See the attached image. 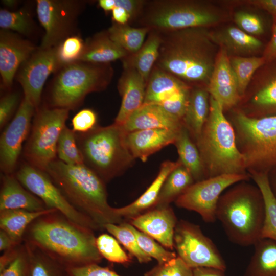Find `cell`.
<instances>
[{"instance_id": "cell-58", "label": "cell", "mask_w": 276, "mask_h": 276, "mask_svg": "<svg viewBox=\"0 0 276 276\" xmlns=\"http://www.w3.org/2000/svg\"><path fill=\"white\" fill-rule=\"evenodd\" d=\"M2 3L6 7L9 8H14L17 6L18 1L16 0H3Z\"/></svg>"}, {"instance_id": "cell-27", "label": "cell", "mask_w": 276, "mask_h": 276, "mask_svg": "<svg viewBox=\"0 0 276 276\" xmlns=\"http://www.w3.org/2000/svg\"><path fill=\"white\" fill-rule=\"evenodd\" d=\"M210 112V96L207 89L192 87L182 118L184 126L197 141L201 135Z\"/></svg>"}, {"instance_id": "cell-22", "label": "cell", "mask_w": 276, "mask_h": 276, "mask_svg": "<svg viewBox=\"0 0 276 276\" xmlns=\"http://www.w3.org/2000/svg\"><path fill=\"white\" fill-rule=\"evenodd\" d=\"M179 130L156 128L127 132L125 142L133 157L145 162L153 153L174 144Z\"/></svg>"}, {"instance_id": "cell-7", "label": "cell", "mask_w": 276, "mask_h": 276, "mask_svg": "<svg viewBox=\"0 0 276 276\" xmlns=\"http://www.w3.org/2000/svg\"><path fill=\"white\" fill-rule=\"evenodd\" d=\"M220 14L208 3L196 0H145L131 24L158 31L205 28L216 24Z\"/></svg>"}, {"instance_id": "cell-5", "label": "cell", "mask_w": 276, "mask_h": 276, "mask_svg": "<svg viewBox=\"0 0 276 276\" xmlns=\"http://www.w3.org/2000/svg\"><path fill=\"white\" fill-rule=\"evenodd\" d=\"M221 104L210 96V112L196 141L208 178L223 174H245V158L236 143L233 127Z\"/></svg>"}, {"instance_id": "cell-53", "label": "cell", "mask_w": 276, "mask_h": 276, "mask_svg": "<svg viewBox=\"0 0 276 276\" xmlns=\"http://www.w3.org/2000/svg\"><path fill=\"white\" fill-rule=\"evenodd\" d=\"M112 12V19L113 22L125 25L129 23L131 17L128 12L121 7H114Z\"/></svg>"}, {"instance_id": "cell-45", "label": "cell", "mask_w": 276, "mask_h": 276, "mask_svg": "<svg viewBox=\"0 0 276 276\" xmlns=\"http://www.w3.org/2000/svg\"><path fill=\"white\" fill-rule=\"evenodd\" d=\"M85 42L79 36L72 35L57 46L58 56L63 66L78 61L84 49Z\"/></svg>"}, {"instance_id": "cell-56", "label": "cell", "mask_w": 276, "mask_h": 276, "mask_svg": "<svg viewBox=\"0 0 276 276\" xmlns=\"http://www.w3.org/2000/svg\"><path fill=\"white\" fill-rule=\"evenodd\" d=\"M20 244L14 241L6 232L0 229L1 251H4Z\"/></svg>"}, {"instance_id": "cell-9", "label": "cell", "mask_w": 276, "mask_h": 276, "mask_svg": "<svg viewBox=\"0 0 276 276\" xmlns=\"http://www.w3.org/2000/svg\"><path fill=\"white\" fill-rule=\"evenodd\" d=\"M246 168L267 172L276 166V115L251 118L239 112L235 116Z\"/></svg>"}, {"instance_id": "cell-30", "label": "cell", "mask_w": 276, "mask_h": 276, "mask_svg": "<svg viewBox=\"0 0 276 276\" xmlns=\"http://www.w3.org/2000/svg\"><path fill=\"white\" fill-rule=\"evenodd\" d=\"M254 246L244 276H276V241L261 238Z\"/></svg>"}, {"instance_id": "cell-59", "label": "cell", "mask_w": 276, "mask_h": 276, "mask_svg": "<svg viewBox=\"0 0 276 276\" xmlns=\"http://www.w3.org/2000/svg\"><path fill=\"white\" fill-rule=\"evenodd\" d=\"M269 181L272 192L276 197V174L273 176L271 179L269 178Z\"/></svg>"}, {"instance_id": "cell-37", "label": "cell", "mask_w": 276, "mask_h": 276, "mask_svg": "<svg viewBox=\"0 0 276 276\" xmlns=\"http://www.w3.org/2000/svg\"><path fill=\"white\" fill-rule=\"evenodd\" d=\"M269 65L265 71L260 89L253 98V103L264 110H276V59L266 62Z\"/></svg>"}, {"instance_id": "cell-20", "label": "cell", "mask_w": 276, "mask_h": 276, "mask_svg": "<svg viewBox=\"0 0 276 276\" xmlns=\"http://www.w3.org/2000/svg\"><path fill=\"white\" fill-rule=\"evenodd\" d=\"M228 55L222 48L218 53L207 89L210 96L224 109L236 105L240 96Z\"/></svg>"}, {"instance_id": "cell-42", "label": "cell", "mask_w": 276, "mask_h": 276, "mask_svg": "<svg viewBox=\"0 0 276 276\" xmlns=\"http://www.w3.org/2000/svg\"><path fill=\"white\" fill-rule=\"evenodd\" d=\"M0 27L2 30H12L28 36L33 29V22L30 14L26 10L15 11L1 9Z\"/></svg>"}, {"instance_id": "cell-14", "label": "cell", "mask_w": 276, "mask_h": 276, "mask_svg": "<svg viewBox=\"0 0 276 276\" xmlns=\"http://www.w3.org/2000/svg\"><path fill=\"white\" fill-rule=\"evenodd\" d=\"M248 178L246 174H223L197 181L176 199L175 204L179 208L197 213L206 222H214L216 220L217 206L222 193Z\"/></svg>"}, {"instance_id": "cell-40", "label": "cell", "mask_w": 276, "mask_h": 276, "mask_svg": "<svg viewBox=\"0 0 276 276\" xmlns=\"http://www.w3.org/2000/svg\"><path fill=\"white\" fill-rule=\"evenodd\" d=\"M57 155L59 160L67 165L84 164L82 155L77 142L76 132L66 126L62 130L58 141Z\"/></svg>"}, {"instance_id": "cell-49", "label": "cell", "mask_w": 276, "mask_h": 276, "mask_svg": "<svg viewBox=\"0 0 276 276\" xmlns=\"http://www.w3.org/2000/svg\"><path fill=\"white\" fill-rule=\"evenodd\" d=\"M28 259L24 243L16 259L5 269L0 272V276H28Z\"/></svg>"}, {"instance_id": "cell-54", "label": "cell", "mask_w": 276, "mask_h": 276, "mask_svg": "<svg viewBox=\"0 0 276 276\" xmlns=\"http://www.w3.org/2000/svg\"><path fill=\"white\" fill-rule=\"evenodd\" d=\"M249 2L271 14L276 24V0H255Z\"/></svg>"}, {"instance_id": "cell-51", "label": "cell", "mask_w": 276, "mask_h": 276, "mask_svg": "<svg viewBox=\"0 0 276 276\" xmlns=\"http://www.w3.org/2000/svg\"><path fill=\"white\" fill-rule=\"evenodd\" d=\"M22 244L3 251L0 257V272L8 267L16 259L20 252Z\"/></svg>"}, {"instance_id": "cell-50", "label": "cell", "mask_w": 276, "mask_h": 276, "mask_svg": "<svg viewBox=\"0 0 276 276\" xmlns=\"http://www.w3.org/2000/svg\"><path fill=\"white\" fill-rule=\"evenodd\" d=\"M20 96L17 93H10L2 97L0 101V127L8 122L16 109Z\"/></svg>"}, {"instance_id": "cell-3", "label": "cell", "mask_w": 276, "mask_h": 276, "mask_svg": "<svg viewBox=\"0 0 276 276\" xmlns=\"http://www.w3.org/2000/svg\"><path fill=\"white\" fill-rule=\"evenodd\" d=\"M44 172L68 202L100 229L107 224L124 222L108 202L105 183L84 164L71 165L55 159Z\"/></svg>"}, {"instance_id": "cell-36", "label": "cell", "mask_w": 276, "mask_h": 276, "mask_svg": "<svg viewBox=\"0 0 276 276\" xmlns=\"http://www.w3.org/2000/svg\"><path fill=\"white\" fill-rule=\"evenodd\" d=\"M28 259V276H66L65 270L36 247L23 242Z\"/></svg>"}, {"instance_id": "cell-35", "label": "cell", "mask_w": 276, "mask_h": 276, "mask_svg": "<svg viewBox=\"0 0 276 276\" xmlns=\"http://www.w3.org/2000/svg\"><path fill=\"white\" fill-rule=\"evenodd\" d=\"M107 31L112 41L128 54H132L141 48L150 29L131 26L128 24L120 25L113 22Z\"/></svg>"}, {"instance_id": "cell-23", "label": "cell", "mask_w": 276, "mask_h": 276, "mask_svg": "<svg viewBox=\"0 0 276 276\" xmlns=\"http://www.w3.org/2000/svg\"><path fill=\"white\" fill-rule=\"evenodd\" d=\"M122 126L126 132L156 128L179 130L183 123L159 105L144 104Z\"/></svg>"}, {"instance_id": "cell-46", "label": "cell", "mask_w": 276, "mask_h": 276, "mask_svg": "<svg viewBox=\"0 0 276 276\" xmlns=\"http://www.w3.org/2000/svg\"><path fill=\"white\" fill-rule=\"evenodd\" d=\"M234 21L239 29L250 35H260L265 32L264 22L256 14L238 11L234 15Z\"/></svg>"}, {"instance_id": "cell-47", "label": "cell", "mask_w": 276, "mask_h": 276, "mask_svg": "<svg viewBox=\"0 0 276 276\" xmlns=\"http://www.w3.org/2000/svg\"><path fill=\"white\" fill-rule=\"evenodd\" d=\"M97 116L92 109H83L79 111L72 120V130L76 133L87 132L97 126Z\"/></svg>"}, {"instance_id": "cell-13", "label": "cell", "mask_w": 276, "mask_h": 276, "mask_svg": "<svg viewBox=\"0 0 276 276\" xmlns=\"http://www.w3.org/2000/svg\"><path fill=\"white\" fill-rule=\"evenodd\" d=\"M15 176L26 189L43 202L47 209L57 210L80 225L94 231L100 229L92 220L68 202L45 172L27 163L19 168Z\"/></svg>"}, {"instance_id": "cell-33", "label": "cell", "mask_w": 276, "mask_h": 276, "mask_svg": "<svg viewBox=\"0 0 276 276\" xmlns=\"http://www.w3.org/2000/svg\"><path fill=\"white\" fill-rule=\"evenodd\" d=\"M259 189L264 204V220L261 238L276 241V197L271 189L268 172L250 171Z\"/></svg>"}, {"instance_id": "cell-41", "label": "cell", "mask_w": 276, "mask_h": 276, "mask_svg": "<svg viewBox=\"0 0 276 276\" xmlns=\"http://www.w3.org/2000/svg\"><path fill=\"white\" fill-rule=\"evenodd\" d=\"M126 224L134 233L141 249L149 257L155 259L158 264L165 263L177 257L175 252L158 243L147 234L140 231L129 222Z\"/></svg>"}, {"instance_id": "cell-43", "label": "cell", "mask_w": 276, "mask_h": 276, "mask_svg": "<svg viewBox=\"0 0 276 276\" xmlns=\"http://www.w3.org/2000/svg\"><path fill=\"white\" fill-rule=\"evenodd\" d=\"M96 242L100 255L108 261L123 265H128L131 262V255L123 250L113 236L102 234L96 237Z\"/></svg>"}, {"instance_id": "cell-19", "label": "cell", "mask_w": 276, "mask_h": 276, "mask_svg": "<svg viewBox=\"0 0 276 276\" xmlns=\"http://www.w3.org/2000/svg\"><path fill=\"white\" fill-rule=\"evenodd\" d=\"M177 222L170 205L153 208L129 221L134 227L170 250L174 248V234Z\"/></svg>"}, {"instance_id": "cell-17", "label": "cell", "mask_w": 276, "mask_h": 276, "mask_svg": "<svg viewBox=\"0 0 276 276\" xmlns=\"http://www.w3.org/2000/svg\"><path fill=\"white\" fill-rule=\"evenodd\" d=\"M35 109L29 100L24 97L14 117L2 132L0 138V168L3 174H11L15 171Z\"/></svg>"}, {"instance_id": "cell-16", "label": "cell", "mask_w": 276, "mask_h": 276, "mask_svg": "<svg viewBox=\"0 0 276 276\" xmlns=\"http://www.w3.org/2000/svg\"><path fill=\"white\" fill-rule=\"evenodd\" d=\"M62 66L57 46L47 49L37 48L19 67L16 74L17 80L22 88L24 97L36 109L40 103L42 91L47 78Z\"/></svg>"}, {"instance_id": "cell-15", "label": "cell", "mask_w": 276, "mask_h": 276, "mask_svg": "<svg viewBox=\"0 0 276 276\" xmlns=\"http://www.w3.org/2000/svg\"><path fill=\"white\" fill-rule=\"evenodd\" d=\"M191 88L175 76L154 66L146 84L144 104L159 105L182 120Z\"/></svg>"}, {"instance_id": "cell-25", "label": "cell", "mask_w": 276, "mask_h": 276, "mask_svg": "<svg viewBox=\"0 0 276 276\" xmlns=\"http://www.w3.org/2000/svg\"><path fill=\"white\" fill-rule=\"evenodd\" d=\"M181 164L178 159L176 162L166 160L160 165L156 177L146 190L135 201L123 207L114 208L118 217L125 221L153 208L157 200L162 187L169 174Z\"/></svg>"}, {"instance_id": "cell-24", "label": "cell", "mask_w": 276, "mask_h": 276, "mask_svg": "<svg viewBox=\"0 0 276 276\" xmlns=\"http://www.w3.org/2000/svg\"><path fill=\"white\" fill-rule=\"evenodd\" d=\"M0 191V211L21 209L41 211L47 209L43 202L32 194L13 174H3Z\"/></svg>"}, {"instance_id": "cell-12", "label": "cell", "mask_w": 276, "mask_h": 276, "mask_svg": "<svg viewBox=\"0 0 276 276\" xmlns=\"http://www.w3.org/2000/svg\"><path fill=\"white\" fill-rule=\"evenodd\" d=\"M85 2L76 0H37L36 12L45 33L39 48L58 46L73 35Z\"/></svg>"}, {"instance_id": "cell-1", "label": "cell", "mask_w": 276, "mask_h": 276, "mask_svg": "<svg viewBox=\"0 0 276 276\" xmlns=\"http://www.w3.org/2000/svg\"><path fill=\"white\" fill-rule=\"evenodd\" d=\"M96 240L94 230L56 210L33 221L23 238V242L36 247L65 269L99 264L102 257Z\"/></svg>"}, {"instance_id": "cell-52", "label": "cell", "mask_w": 276, "mask_h": 276, "mask_svg": "<svg viewBox=\"0 0 276 276\" xmlns=\"http://www.w3.org/2000/svg\"><path fill=\"white\" fill-rule=\"evenodd\" d=\"M262 57L266 62L276 59V24L274 25L271 39L265 48Z\"/></svg>"}, {"instance_id": "cell-8", "label": "cell", "mask_w": 276, "mask_h": 276, "mask_svg": "<svg viewBox=\"0 0 276 276\" xmlns=\"http://www.w3.org/2000/svg\"><path fill=\"white\" fill-rule=\"evenodd\" d=\"M53 79L50 96L52 107L73 109L89 93L100 91L113 75L110 63L76 61L62 66Z\"/></svg>"}, {"instance_id": "cell-34", "label": "cell", "mask_w": 276, "mask_h": 276, "mask_svg": "<svg viewBox=\"0 0 276 276\" xmlns=\"http://www.w3.org/2000/svg\"><path fill=\"white\" fill-rule=\"evenodd\" d=\"M190 171L181 164L175 168L166 179L153 207L169 206L194 183Z\"/></svg>"}, {"instance_id": "cell-21", "label": "cell", "mask_w": 276, "mask_h": 276, "mask_svg": "<svg viewBox=\"0 0 276 276\" xmlns=\"http://www.w3.org/2000/svg\"><path fill=\"white\" fill-rule=\"evenodd\" d=\"M146 84L135 69L123 67L117 86L122 101L114 123L124 125L129 117L144 104Z\"/></svg>"}, {"instance_id": "cell-4", "label": "cell", "mask_w": 276, "mask_h": 276, "mask_svg": "<svg viewBox=\"0 0 276 276\" xmlns=\"http://www.w3.org/2000/svg\"><path fill=\"white\" fill-rule=\"evenodd\" d=\"M264 213L263 199L258 187L240 184L220 196L216 217L231 242L249 246L261 239Z\"/></svg>"}, {"instance_id": "cell-32", "label": "cell", "mask_w": 276, "mask_h": 276, "mask_svg": "<svg viewBox=\"0 0 276 276\" xmlns=\"http://www.w3.org/2000/svg\"><path fill=\"white\" fill-rule=\"evenodd\" d=\"M179 160L191 173L197 182L203 179L205 169L197 146L192 141L189 132L184 126L179 130L174 143Z\"/></svg>"}, {"instance_id": "cell-11", "label": "cell", "mask_w": 276, "mask_h": 276, "mask_svg": "<svg viewBox=\"0 0 276 276\" xmlns=\"http://www.w3.org/2000/svg\"><path fill=\"white\" fill-rule=\"evenodd\" d=\"M173 241L178 257L191 268L206 267L225 271L226 265L219 251L199 226L186 220L178 221Z\"/></svg>"}, {"instance_id": "cell-29", "label": "cell", "mask_w": 276, "mask_h": 276, "mask_svg": "<svg viewBox=\"0 0 276 276\" xmlns=\"http://www.w3.org/2000/svg\"><path fill=\"white\" fill-rule=\"evenodd\" d=\"M210 35L213 41L227 53L229 52L238 54H251L259 51L263 46L262 41L238 27L228 26L210 32Z\"/></svg>"}, {"instance_id": "cell-10", "label": "cell", "mask_w": 276, "mask_h": 276, "mask_svg": "<svg viewBox=\"0 0 276 276\" xmlns=\"http://www.w3.org/2000/svg\"><path fill=\"white\" fill-rule=\"evenodd\" d=\"M69 111L52 107L37 111L24 150L29 164L44 172L49 165L56 159L58 141L66 126Z\"/></svg>"}, {"instance_id": "cell-28", "label": "cell", "mask_w": 276, "mask_h": 276, "mask_svg": "<svg viewBox=\"0 0 276 276\" xmlns=\"http://www.w3.org/2000/svg\"><path fill=\"white\" fill-rule=\"evenodd\" d=\"M161 40L160 32L150 30L139 50L121 60L123 66L135 69L147 83L158 57Z\"/></svg>"}, {"instance_id": "cell-2", "label": "cell", "mask_w": 276, "mask_h": 276, "mask_svg": "<svg viewBox=\"0 0 276 276\" xmlns=\"http://www.w3.org/2000/svg\"><path fill=\"white\" fill-rule=\"evenodd\" d=\"M161 43L154 66L189 85L208 84L217 54L205 28L159 31Z\"/></svg>"}, {"instance_id": "cell-55", "label": "cell", "mask_w": 276, "mask_h": 276, "mask_svg": "<svg viewBox=\"0 0 276 276\" xmlns=\"http://www.w3.org/2000/svg\"><path fill=\"white\" fill-rule=\"evenodd\" d=\"M224 272L213 268H196L193 269V276H225Z\"/></svg>"}, {"instance_id": "cell-6", "label": "cell", "mask_w": 276, "mask_h": 276, "mask_svg": "<svg viewBox=\"0 0 276 276\" xmlns=\"http://www.w3.org/2000/svg\"><path fill=\"white\" fill-rule=\"evenodd\" d=\"M126 132L113 123L76 133L84 164L106 183L123 174L135 161L125 142Z\"/></svg>"}, {"instance_id": "cell-44", "label": "cell", "mask_w": 276, "mask_h": 276, "mask_svg": "<svg viewBox=\"0 0 276 276\" xmlns=\"http://www.w3.org/2000/svg\"><path fill=\"white\" fill-rule=\"evenodd\" d=\"M144 276H193V269L177 256L165 263L157 264Z\"/></svg>"}, {"instance_id": "cell-57", "label": "cell", "mask_w": 276, "mask_h": 276, "mask_svg": "<svg viewBox=\"0 0 276 276\" xmlns=\"http://www.w3.org/2000/svg\"><path fill=\"white\" fill-rule=\"evenodd\" d=\"M98 4L105 12L111 11L114 8L113 0H99Z\"/></svg>"}, {"instance_id": "cell-48", "label": "cell", "mask_w": 276, "mask_h": 276, "mask_svg": "<svg viewBox=\"0 0 276 276\" xmlns=\"http://www.w3.org/2000/svg\"><path fill=\"white\" fill-rule=\"evenodd\" d=\"M99 264L66 269V276H121L109 267H102Z\"/></svg>"}, {"instance_id": "cell-31", "label": "cell", "mask_w": 276, "mask_h": 276, "mask_svg": "<svg viewBox=\"0 0 276 276\" xmlns=\"http://www.w3.org/2000/svg\"><path fill=\"white\" fill-rule=\"evenodd\" d=\"M54 211L56 210L30 211L16 209L0 211V229L6 232L16 242L22 243L29 225L41 216Z\"/></svg>"}, {"instance_id": "cell-18", "label": "cell", "mask_w": 276, "mask_h": 276, "mask_svg": "<svg viewBox=\"0 0 276 276\" xmlns=\"http://www.w3.org/2000/svg\"><path fill=\"white\" fill-rule=\"evenodd\" d=\"M30 41L8 30L0 31V74L3 86L9 88L20 66L37 49Z\"/></svg>"}, {"instance_id": "cell-39", "label": "cell", "mask_w": 276, "mask_h": 276, "mask_svg": "<svg viewBox=\"0 0 276 276\" xmlns=\"http://www.w3.org/2000/svg\"><path fill=\"white\" fill-rule=\"evenodd\" d=\"M104 229L113 236L139 263H147L152 260V258L141 249L135 235L128 227L126 222L107 224L104 226Z\"/></svg>"}, {"instance_id": "cell-38", "label": "cell", "mask_w": 276, "mask_h": 276, "mask_svg": "<svg viewBox=\"0 0 276 276\" xmlns=\"http://www.w3.org/2000/svg\"><path fill=\"white\" fill-rule=\"evenodd\" d=\"M240 95H243L256 72L266 63L263 57L235 56L229 59Z\"/></svg>"}, {"instance_id": "cell-26", "label": "cell", "mask_w": 276, "mask_h": 276, "mask_svg": "<svg viewBox=\"0 0 276 276\" xmlns=\"http://www.w3.org/2000/svg\"><path fill=\"white\" fill-rule=\"evenodd\" d=\"M128 55L123 48L112 41L107 31L97 33L85 42L78 61L96 64H107Z\"/></svg>"}]
</instances>
